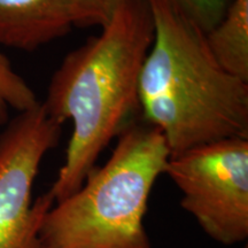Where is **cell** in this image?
<instances>
[{
	"label": "cell",
	"instance_id": "cell-1",
	"mask_svg": "<svg viewBox=\"0 0 248 248\" xmlns=\"http://www.w3.org/2000/svg\"><path fill=\"white\" fill-rule=\"evenodd\" d=\"M100 29L64 57L40 101L61 125L73 123L64 163L47 191L54 202L78 190L139 110V77L154 37L148 1L124 0Z\"/></svg>",
	"mask_w": 248,
	"mask_h": 248
},
{
	"label": "cell",
	"instance_id": "cell-2",
	"mask_svg": "<svg viewBox=\"0 0 248 248\" xmlns=\"http://www.w3.org/2000/svg\"><path fill=\"white\" fill-rule=\"evenodd\" d=\"M147 1L154 37L139 77L141 120L162 133L170 156L248 138V82L219 66L206 33L168 0Z\"/></svg>",
	"mask_w": 248,
	"mask_h": 248
},
{
	"label": "cell",
	"instance_id": "cell-3",
	"mask_svg": "<svg viewBox=\"0 0 248 248\" xmlns=\"http://www.w3.org/2000/svg\"><path fill=\"white\" fill-rule=\"evenodd\" d=\"M170 151L163 135L133 120L104 166L54 202L39 226V248H152L144 219Z\"/></svg>",
	"mask_w": 248,
	"mask_h": 248
},
{
	"label": "cell",
	"instance_id": "cell-4",
	"mask_svg": "<svg viewBox=\"0 0 248 248\" xmlns=\"http://www.w3.org/2000/svg\"><path fill=\"white\" fill-rule=\"evenodd\" d=\"M164 173L181 190L182 208L217 243L248 238V138H230L171 155Z\"/></svg>",
	"mask_w": 248,
	"mask_h": 248
},
{
	"label": "cell",
	"instance_id": "cell-5",
	"mask_svg": "<svg viewBox=\"0 0 248 248\" xmlns=\"http://www.w3.org/2000/svg\"><path fill=\"white\" fill-rule=\"evenodd\" d=\"M5 125L0 133V248H39V226L54 201L48 192L32 200V188L43 159L60 141L62 125L42 102Z\"/></svg>",
	"mask_w": 248,
	"mask_h": 248
},
{
	"label": "cell",
	"instance_id": "cell-6",
	"mask_svg": "<svg viewBox=\"0 0 248 248\" xmlns=\"http://www.w3.org/2000/svg\"><path fill=\"white\" fill-rule=\"evenodd\" d=\"M76 0H0V46L33 52L74 28Z\"/></svg>",
	"mask_w": 248,
	"mask_h": 248
},
{
	"label": "cell",
	"instance_id": "cell-7",
	"mask_svg": "<svg viewBox=\"0 0 248 248\" xmlns=\"http://www.w3.org/2000/svg\"><path fill=\"white\" fill-rule=\"evenodd\" d=\"M206 40L223 69L248 82V0H231L219 23L206 33Z\"/></svg>",
	"mask_w": 248,
	"mask_h": 248
},
{
	"label": "cell",
	"instance_id": "cell-8",
	"mask_svg": "<svg viewBox=\"0 0 248 248\" xmlns=\"http://www.w3.org/2000/svg\"><path fill=\"white\" fill-rule=\"evenodd\" d=\"M39 102L35 91L0 51V125L8 122L11 109L21 113L37 106Z\"/></svg>",
	"mask_w": 248,
	"mask_h": 248
},
{
	"label": "cell",
	"instance_id": "cell-9",
	"mask_svg": "<svg viewBox=\"0 0 248 248\" xmlns=\"http://www.w3.org/2000/svg\"><path fill=\"white\" fill-rule=\"evenodd\" d=\"M204 33L214 29L224 16L231 0H168Z\"/></svg>",
	"mask_w": 248,
	"mask_h": 248
},
{
	"label": "cell",
	"instance_id": "cell-10",
	"mask_svg": "<svg viewBox=\"0 0 248 248\" xmlns=\"http://www.w3.org/2000/svg\"><path fill=\"white\" fill-rule=\"evenodd\" d=\"M124 0H76L74 6V27L102 28L113 17Z\"/></svg>",
	"mask_w": 248,
	"mask_h": 248
}]
</instances>
